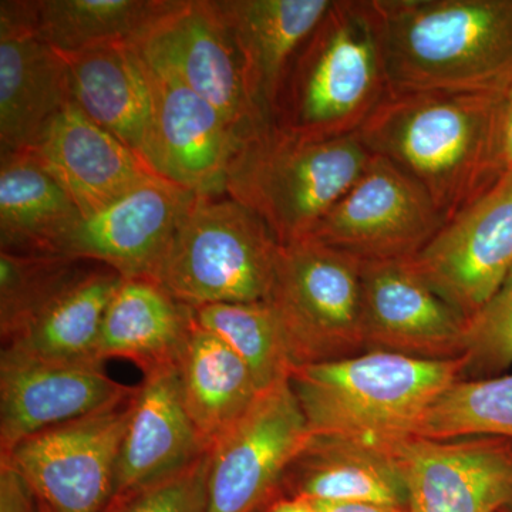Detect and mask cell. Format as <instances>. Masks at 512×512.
<instances>
[{"label":"cell","instance_id":"8d00e7d4","mask_svg":"<svg viewBox=\"0 0 512 512\" xmlns=\"http://www.w3.org/2000/svg\"><path fill=\"white\" fill-rule=\"evenodd\" d=\"M258 512H316L313 504L305 498L278 494Z\"/></svg>","mask_w":512,"mask_h":512},{"label":"cell","instance_id":"5b68a950","mask_svg":"<svg viewBox=\"0 0 512 512\" xmlns=\"http://www.w3.org/2000/svg\"><path fill=\"white\" fill-rule=\"evenodd\" d=\"M370 158L357 134L312 140L271 124L239 148L224 195L254 211L288 245L311 234Z\"/></svg>","mask_w":512,"mask_h":512},{"label":"cell","instance_id":"484cf974","mask_svg":"<svg viewBox=\"0 0 512 512\" xmlns=\"http://www.w3.org/2000/svg\"><path fill=\"white\" fill-rule=\"evenodd\" d=\"M123 281L106 266L84 269L3 348L66 362H100L101 325Z\"/></svg>","mask_w":512,"mask_h":512},{"label":"cell","instance_id":"9a60e30c","mask_svg":"<svg viewBox=\"0 0 512 512\" xmlns=\"http://www.w3.org/2000/svg\"><path fill=\"white\" fill-rule=\"evenodd\" d=\"M360 279L367 352L436 362L466 356L467 320L409 261L365 262L360 264Z\"/></svg>","mask_w":512,"mask_h":512},{"label":"cell","instance_id":"ffe728a7","mask_svg":"<svg viewBox=\"0 0 512 512\" xmlns=\"http://www.w3.org/2000/svg\"><path fill=\"white\" fill-rule=\"evenodd\" d=\"M332 0H215L241 64L249 103L262 126L274 124L286 70Z\"/></svg>","mask_w":512,"mask_h":512},{"label":"cell","instance_id":"836d02e7","mask_svg":"<svg viewBox=\"0 0 512 512\" xmlns=\"http://www.w3.org/2000/svg\"><path fill=\"white\" fill-rule=\"evenodd\" d=\"M39 497L18 470L0 461V512H39Z\"/></svg>","mask_w":512,"mask_h":512},{"label":"cell","instance_id":"d590c367","mask_svg":"<svg viewBox=\"0 0 512 512\" xmlns=\"http://www.w3.org/2000/svg\"><path fill=\"white\" fill-rule=\"evenodd\" d=\"M312 504L316 512H407V508L373 503H326V501H316Z\"/></svg>","mask_w":512,"mask_h":512},{"label":"cell","instance_id":"4dcf8cb0","mask_svg":"<svg viewBox=\"0 0 512 512\" xmlns=\"http://www.w3.org/2000/svg\"><path fill=\"white\" fill-rule=\"evenodd\" d=\"M86 262L53 254L0 251V336L10 342L72 284Z\"/></svg>","mask_w":512,"mask_h":512},{"label":"cell","instance_id":"ac0fdd59","mask_svg":"<svg viewBox=\"0 0 512 512\" xmlns=\"http://www.w3.org/2000/svg\"><path fill=\"white\" fill-rule=\"evenodd\" d=\"M407 512H498L512 500V440L413 437L394 448Z\"/></svg>","mask_w":512,"mask_h":512},{"label":"cell","instance_id":"30bf717a","mask_svg":"<svg viewBox=\"0 0 512 512\" xmlns=\"http://www.w3.org/2000/svg\"><path fill=\"white\" fill-rule=\"evenodd\" d=\"M134 46L151 69L177 77L210 101L244 140L265 128L249 103L237 50L215 0H170Z\"/></svg>","mask_w":512,"mask_h":512},{"label":"cell","instance_id":"9c48e42d","mask_svg":"<svg viewBox=\"0 0 512 512\" xmlns=\"http://www.w3.org/2000/svg\"><path fill=\"white\" fill-rule=\"evenodd\" d=\"M134 396L33 434L0 461L18 470L53 512H104L113 498Z\"/></svg>","mask_w":512,"mask_h":512},{"label":"cell","instance_id":"44dd1931","mask_svg":"<svg viewBox=\"0 0 512 512\" xmlns=\"http://www.w3.org/2000/svg\"><path fill=\"white\" fill-rule=\"evenodd\" d=\"M210 451L185 409L177 366L148 373L134 396L113 498L174 476Z\"/></svg>","mask_w":512,"mask_h":512},{"label":"cell","instance_id":"2e32d148","mask_svg":"<svg viewBox=\"0 0 512 512\" xmlns=\"http://www.w3.org/2000/svg\"><path fill=\"white\" fill-rule=\"evenodd\" d=\"M72 101L62 53L40 37L36 3L0 2V154L28 153Z\"/></svg>","mask_w":512,"mask_h":512},{"label":"cell","instance_id":"7c38bea8","mask_svg":"<svg viewBox=\"0 0 512 512\" xmlns=\"http://www.w3.org/2000/svg\"><path fill=\"white\" fill-rule=\"evenodd\" d=\"M311 436L289 382L262 393L211 448L208 512L264 508Z\"/></svg>","mask_w":512,"mask_h":512},{"label":"cell","instance_id":"e0dca14e","mask_svg":"<svg viewBox=\"0 0 512 512\" xmlns=\"http://www.w3.org/2000/svg\"><path fill=\"white\" fill-rule=\"evenodd\" d=\"M147 67L154 97L148 167L184 190L224 195L229 167L244 138L210 101L177 77Z\"/></svg>","mask_w":512,"mask_h":512},{"label":"cell","instance_id":"7402d4cb","mask_svg":"<svg viewBox=\"0 0 512 512\" xmlns=\"http://www.w3.org/2000/svg\"><path fill=\"white\" fill-rule=\"evenodd\" d=\"M62 56L73 103L147 163L153 87L134 43H111Z\"/></svg>","mask_w":512,"mask_h":512},{"label":"cell","instance_id":"e575fe53","mask_svg":"<svg viewBox=\"0 0 512 512\" xmlns=\"http://www.w3.org/2000/svg\"><path fill=\"white\" fill-rule=\"evenodd\" d=\"M512 174V83L498 96L494 185ZM493 185V187H494Z\"/></svg>","mask_w":512,"mask_h":512},{"label":"cell","instance_id":"d6986e66","mask_svg":"<svg viewBox=\"0 0 512 512\" xmlns=\"http://www.w3.org/2000/svg\"><path fill=\"white\" fill-rule=\"evenodd\" d=\"M28 153L62 185L82 217L158 177L143 158L93 123L73 101Z\"/></svg>","mask_w":512,"mask_h":512},{"label":"cell","instance_id":"7a4b0ae2","mask_svg":"<svg viewBox=\"0 0 512 512\" xmlns=\"http://www.w3.org/2000/svg\"><path fill=\"white\" fill-rule=\"evenodd\" d=\"M390 93L375 0H332L286 70L274 124L312 140L355 136Z\"/></svg>","mask_w":512,"mask_h":512},{"label":"cell","instance_id":"f1b7e54d","mask_svg":"<svg viewBox=\"0 0 512 512\" xmlns=\"http://www.w3.org/2000/svg\"><path fill=\"white\" fill-rule=\"evenodd\" d=\"M190 309L195 325L224 340L241 357L262 392L289 382L292 363L268 303H218Z\"/></svg>","mask_w":512,"mask_h":512},{"label":"cell","instance_id":"3957f363","mask_svg":"<svg viewBox=\"0 0 512 512\" xmlns=\"http://www.w3.org/2000/svg\"><path fill=\"white\" fill-rule=\"evenodd\" d=\"M390 92L500 96L512 83V0H375Z\"/></svg>","mask_w":512,"mask_h":512},{"label":"cell","instance_id":"6da1fadb","mask_svg":"<svg viewBox=\"0 0 512 512\" xmlns=\"http://www.w3.org/2000/svg\"><path fill=\"white\" fill-rule=\"evenodd\" d=\"M498 96L390 93L357 137L429 194L444 220L494 185Z\"/></svg>","mask_w":512,"mask_h":512},{"label":"cell","instance_id":"ab89813d","mask_svg":"<svg viewBox=\"0 0 512 512\" xmlns=\"http://www.w3.org/2000/svg\"><path fill=\"white\" fill-rule=\"evenodd\" d=\"M498 512H503V511H498Z\"/></svg>","mask_w":512,"mask_h":512},{"label":"cell","instance_id":"52a82bcc","mask_svg":"<svg viewBox=\"0 0 512 512\" xmlns=\"http://www.w3.org/2000/svg\"><path fill=\"white\" fill-rule=\"evenodd\" d=\"M292 367L367 352L360 262L313 239L281 245L268 301Z\"/></svg>","mask_w":512,"mask_h":512},{"label":"cell","instance_id":"83f0119b","mask_svg":"<svg viewBox=\"0 0 512 512\" xmlns=\"http://www.w3.org/2000/svg\"><path fill=\"white\" fill-rule=\"evenodd\" d=\"M36 29L62 55L134 43L170 0H37Z\"/></svg>","mask_w":512,"mask_h":512},{"label":"cell","instance_id":"f546056e","mask_svg":"<svg viewBox=\"0 0 512 512\" xmlns=\"http://www.w3.org/2000/svg\"><path fill=\"white\" fill-rule=\"evenodd\" d=\"M477 436L512 440V375L454 383L424 414L414 433L430 440Z\"/></svg>","mask_w":512,"mask_h":512},{"label":"cell","instance_id":"603a6c76","mask_svg":"<svg viewBox=\"0 0 512 512\" xmlns=\"http://www.w3.org/2000/svg\"><path fill=\"white\" fill-rule=\"evenodd\" d=\"M278 494L312 503H373L407 508L406 481L393 451L313 434L286 470Z\"/></svg>","mask_w":512,"mask_h":512},{"label":"cell","instance_id":"cb8c5ba5","mask_svg":"<svg viewBox=\"0 0 512 512\" xmlns=\"http://www.w3.org/2000/svg\"><path fill=\"white\" fill-rule=\"evenodd\" d=\"M190 306L151 279H124L101 325L96 356L126 359L144 375L177 366L190 338Z\"/></svg>","mask_w":512,"mask_h":512},{"label":"cell","instance_id":"d6a6232c","mask_svg":"<svg viewBox=\"0 0 512 512\" xmlns=\"http://www.w3.org/2000/svg\"><path fill=\"white\" fill-rule=\"evenodd\" d=\"M210 453L174 476L113 498L104 512H208Z\"/></svg>","mask_w":512,"mask_h":512},{"label":"cell","instance_id":"277c9868","mask_svg":"<svg viewBox=\"0 0 512 512\" xmlns=\"http://www.w3.org/2000/svg\"><path fill=\"white\" fill-rule=\"evenodd\" d=\"M464 373L466 357L436 362L369 350L292 367L289 384L313 436L393 451L413 439L424 414Z\"/></svg>","mask_w":512,"mask_h":512},{"label":"cell","instance_id":"f35d334b","mask_svg":"<svg viewBox=\"0 0 512 512\" xmlns=\"http://www.w3.org/2000/svg\"><path fill=\"white\" fill-rule=\"evenodd\" d=\"M501 511H503V512H512V500L510 501V503L505 505V507Z\"/></svg>","mask_w":512,"mask_h":512},{"label":"cell","instance_id":"4316f807","mask_svg":"<svg viewBox=\"0 0 512 512\" xmlns=\"http://www.w3.org/2000/svg\"><path fill=\"white\" fill-rule=\"evenodd\" d=\"M80 218L62 185L29 153L0 156V251L47 254Z\"/></svg>","mask_w":512,"mask_h":512},{"label":"cell","instance_id":"5bb4252c","mask_svg":"<svg viewBox=\"0 0 512 512\" xmlns=\"http://www.w3.org/2000/svg\"><path fill=\"white\" fill-rule=\"evenodd\" d=\"M195 192L153 177L103 210L82 217L47 254L96 262L124 279L154 281Z\"/></svg>","mask_w":512,"mask_h":512},{"label":"cell","instance_id":"ba28073f","mask_svg":"<svg viewBox=\"0 0 512 512\" xmlns=\"http://www.w3.org/2000/svg\"><path fill=\"white\" fill-rule=\"evenodd\" d=\"M444 224L419 184L384 158L372 156L356 183L306 238L360 264L410 261Z\"/></svg>","mask_w":512,"mask_h":512},{"label":"cell","instance_id":"1f68e13d","mask_svg":"<svg viewBox=\"0 0 512 512\" xmlns=\"http://www.w3.org/2000/svg\"><path fill=\"white\" fill-rule=\"evenodd\" d=\"M463 380L491 379L512 365V271L476 318L467 323Z\"/></svg>","mask_w":512,"mask_h":512},{"label":"cell","instance_id":"4fadbf2b","mask_svg":"<svg viewBox=\"0 0 512 512\" xmlns=\"http://www.w3.org/2000/svg\"><path fill=\"white\" fill-rule=\"evenodd\" d=\"M137 387L111 379L101 362H66L2 348L0 456L40 431L127 402Z\"/></svg>","mask_w":512,"mask_h":512},{"label":"cell","instance_id":"8992f818","mask_svg":"<svg viewBox=\"0 0 512 512\" xmlns=\"http://www.w3.org/2000/svg\"><path fill=\"white\" fill-rule=\"evenodd\" d=\"M279 248L268 225L241 202L197 194L154 281L190 308L266 302Z\"/></svg>","mask_w":512,"mask_h":512},{"label":"cell","instance_id":"d4e9b609","mask_svg":"<svg viewBox=\"0 0 512 512\" xmlns=\"http://www.w3.org/2000/svg\"><path fill=\"white\" fill-rule=\"evenodd\" d=\"M177 369L185 409L210 450L265 393L241 357L194 320Z\"/></svg>","mask_w":512,"mask_h":512},{"label":"cell","instance_id":"8fae6325","mask_svg":"<svg viewBox=\"0 0 512 512\" xmlns=\"http://www.w3.org/2000/svg\"><path fill=\"white\" fill-rule=\"evenodd\" d=\"M409 262L467 323L476 318L512 271V174L454 215Z\"/></svg>","mask_w":512,"mask_h":512},{"label":"cell","instance_id":"74e56055","mask_svg":"<svg viewBox=\"0 0 512 512\" xmlns=\"http://www.w3.org/2000/svg\"><path fill=\"white\" fill-rule=\"evenodd\" d=\"M39 512H53V511L50 510V508L47 507V505L45 503H42V501H40V503H39Z\"/></svg>","mask_w":512,"mask_h":512}]
</instances>
